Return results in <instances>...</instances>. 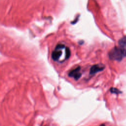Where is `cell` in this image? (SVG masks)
<instances>
[{
  "label": "cell",
  "instance_id": "cell-6",
  "mask_svg": "<svg viewBox=\"0 0 126 126\" xmlns=\"http://www.w3.org/2000/svg\"><path fill=\"white\" fill-rule=\"evenodd\" d=\"M110 91L111 93H113V94H118L120 93V91L119 90H118L117 89L115 88H111L110 89Z\"/></svg>",
  "mask_w": 126,
  "mask_h": 126
},
{
  "label": "cell",
  "instance_id": "cell-1",
  "mask_svg": "<svg viewBox=\"0 0 126 126\" xmlns=\"http://www.w3.org/2000/svg\"><path fill=\"white\" fill-rule=\"evenodd\" d=\"M52 59L56 62L62 63L68 60L71 56V51L65 45L58 44L52 53Z\"/></svg>",
  "mask_w": 126,
  "mask_h": 126
},
{
  "label": "cell",
  "instance_id": "cell-5",
  "mask_svg": "<svg viewBox=\"0 0 126 126\" xmlns=\"http://www.w3.org/2000/svg\"><path fill=\"white\" fill-rule=\"evenodd\" d=\"M119 44L121 47H126V37L120 39V40L119 41Z\"/></svg>",
  "mask_w": 126,
  "mask_h": 126
},
{
  "label": "cell",
  "instance_id": "cell-3",
  "mask_svg": "<svg viewBox=\"0 0 126 126\" xmlns=\"http://www.w3.org/2000/svg\"><path fill=\"white\" fill-rule=\"evenodd\" d=\"M105 68V66L102 64H97L94 65L91 68L90 71V74L92 75L95 74L98 72H101L104 70Z\"/></svg>",
  "mask_w": 126,
  "mask_h": 126
},
{
  "label": "cell",
  "instance_id": "cell-7",
  "mask_svg": "<svg viewBox=\"0 0 126 126\" xmlns=\"http://www.w3.org/2000/svg\"><path fill=\"white\" fill-rule=\"evenodd\" d=\"M100 126H105L104 124H102V125H101Z\"/></svg>",
  "mask_w": 126,
  "mask_h": 126
},
{
  "label": "cell",
  "instance_id": "cell-4",
  "mask_svg": "<svg viewBox=\"0 0 126 126\" xmlns=\"http://www.w3.org/2000/svg\"><path fill=\"white\" fill-rule=\"evenodd\" d=\"M80 67H78L75 69L72 70L70 72L69 74V76L72 77H74L75 80H77L79 79L81 76V74L80 73Z\"/></svg>",
  "mask_w": 126,
  "mask_h": 126
},
{
  "label": "cell",
  "instance_id": "cell-2",
  "mask_svg": "<svg viewBox=\"0 0 126 126\" xmlns=\"http://www.w3.org/2000/svg\"><path fill=\"white\" fill-rule=\"evenodd\" d=\"M125 56H126V49L121 47L113 48L109 53L110 59L118 61H121Z\"/></svg>",
  "mask_w": 126,
  "mask_h": 126
}]
</instances>
